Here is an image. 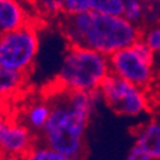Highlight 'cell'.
<instances>
[{
	"mask_svg": "<svg viewBox=\"0 0 160 160\" xmlns=\"http://www.w3.org/2000/svg\"><path fill=\"white\" fill-rule=\"evenodd\" d=\"M38 45V27L32 21L21 28L0 35V65L31 73Z\"/></svg>",
	"mask_w": 160,
	"mask_h": 160,
	"instance_id": "cell-4",
	"label": "cell"
},
{
	"mask_svg": "<svg viewBox=\"0 0 160 160\" xmlns=\"http://www.w3.org/2000/svg\"><path fill=\"white\" fill-rule=\"evenodd\" d=\"M135 145L148 152L152 159L160 160V121L151 119L136 128Z\"/></svg>",
	"mask_w": 160,
	"mask_h": 160,
	"instance_id": "cell-9",
	"label": "cell"
},
{
	"mask_svg": "<svg viewBox=\"0 0 160 160\" xmlns=\"http://www.w3.org/2000/svg\"><path fill=\"white\" fill-rule=\"evenodd\" d=\"M109 63L113 73L145 91H148L155 79L154 65L142 59L132 45L109 55Z\"/></svg>",
	"mask_w": 160,
	"mask_h": 160,
	"instance_id": "cell-6",
	"label": "cell"
},
{
	"mask_svg": "<svg viewBox=\"0 0 160 160\" xmlns=\"http://www.w3.org/2000/svg\"><path fill=\"white\" fill-rule=\"evenodd\" d=\"M126 0H92V10L109 16H123Z\"/></svg>",
	"mask_w": 160,
	"mask_h": 160,
	"instance_id": "cell-14",
	"label": "cell"
},
{
	"mask_svg": "<svg viewBox=\"0 0 160 160\" xmlns=\"http://www.w3.org/2000/svg\"><path fill=\"white\" fill-rule=\"evenodd\" d=\"M31 21L27 10L18 0H0V35L23 27Z\"/></svg>",
	"mask_w": 160,
	"mask_h": 160,
	"instance_id": "cell-8",
	"label": "cell"
},
{
	"mask_svg": "<svg viewBox=\"0 0 160 160\" xmlns=\"http://www.w3.org/2000/svg\"><path fill=\"white\" fill-rule=\"evenodd\" d=\"M0 160H22L21 158H16V156H3Z\"/></svg>",
	"mask_w": 160,
	"mask_h": 160,
	"instance_id": "cell-20",
	"label": "cell"
},
{
	"mask_svg": "<svg viewBox=\"0 0 160 160\" xmlns=\"http://www.w3.org/2000/svg\"><path fill=\"white\" fill-rule=\"evenodd\" d=\"M7 109H8V99L0 95V118L7 115Z\"/></svg>",
	"mask_w": 160,
	"mask_h": 160,
	"instance_id": "cell-19",
	"label": "cell"
},
{
	"mask_svg": "<svg viewBox=\"0 0 160 160\" xmlns=\"http://www.w3.org/2000/svg\"><path fill=\"white\" fill-rule=\"evenodd\" d=\"M18 2H21V3H32V0H18Z\"/></svg>",
	"mask_w": 160,
	"mask_h": 160,
	"instance_id": "cell-21",
	"label": "cell"
},
{
	"mask_svg": "<svg viewBox=\"0 0 160 160\" xmlns=\"http://www.w3.org/2000/svg\"><path fill=\"white\" fill-rule=\"evenodd\" d=\"M158 2H160V0H158Z\"/></svg>",
	"mask_w": 160,
	"mask_h": 160,
	"instance_id": "cell-23",
	"label": "cell"
},
{
	"mask_svg": "<svg viewBox=\"0 0 160 160\" xmlns=\"http://www.w3.org/2000/svg\"><path fill=\"white\" fill-rule=\"evenodd\" d=\"M31 4L44 17H59L63 13L64 0H32Z\"/></svg>",
	"mask_w": 160,
	"mask_h": 160,
	"instance_id": "cell-15",
	"label": "cell"
},
{
	"mask_svg": "<svg viewBox=\"0 0 160 160\" xmlns=\"http://www.w3.org/2000/svg\"><path fill=\"white\" fill-rule=\"evenodd\" d=\"M58 28L68 46L91 49L108 57L142 37V28L123 16H109L92 9L79 14L62 13Z\"/></svg>",
	"mask_w": 160,
	"mask_h": 160,
	"instance_id": "cell-2",
	"label": "cell"
},
{
	"mask_svg": "<svg viewBox=\"0 0 160 160\" xmlns=\"http://www.w3.org/2000/svg\"><path fill=\"white\" fill-rule=\"evenodd\" d=\"M2 158H3V156H0V159H2Z\"/></svg>",
	"mask_w": 160,
	"mask_h": 160,
	"instance_id": "cell-22",
	"label": "cell"
},
{
	"mask_svg": "<svg viewBox=\"0 0 160 160\" xmlns=\"http://www.w3.org/2000/svg\"><path fill=\"white\" fill-rule=\"evenodd\" d=\"M45 99L50 115L40 133L41 143L74 160L87 156V127L94 113L100 91H79L57 83L48 87Z\"/></svg>",
	"mask_w": 160,
	"mask_h": 160,
	"instance_id": "cell-1",
	"label": "cell"
},
{
	"mask_svg": "<svg viewBox=\"0 0 160 160\" xmlns=\"http://www.w3.org/2000/svg\"><path fill=\"white\" fill-rule=\"evenodd\" d=\"M145 16V3L143 0H126L123 17L131 23L142 28Z\"/></svg>",
	"mask_w": 160,
	"mask_h": 160,
	"instance_id": "cell-13",
	"label": "cell"
},
{
	"mask_svg": "<svg viewBox=\"0 0 160 160\" xmlns=\"http://www.w3.org/2000/svg\"><path fill=\"white\" fill-rule=\"evenodd\" d=\"M36 143L33 133L9 117L0 118V156L22 158Z\"/></svg>",
	"mask_w": 160,
	"mask_h": 160,
	"instance_id": "cell-7",
	"label": "cell"
},
{
	"mask_svg": "<svg viewBox=\"0 0 160 160\" xmlns=\"http://www.w3.org/2000/svg\"><path fill=\"white\" fill-rule=\"evenodd\" d=\"M92 9V0H64V14H79Z\"/></svg>",
	"mask_w": 160,
	"mask_h": 160,
	"instance_id": "cell-17",
	"label": "cell"
},
{
	"mask_svg": "<svg viewBox=\"0 0 160 160\" xmlns=\"http://www.w3.org/2000/svg\"><path fill=\"white\" fill-rule=\"evenodd\" d=\"M109 57L95 50L68 46L54 83L72 90H99L104 78L110 73Z\"/></svg>",
	"mask_w": 160,
	"mask_h": 160,
	"instance_id": "cell-3",
	"label": "cell"
},
{
	"mask_svg": "<svg viewBox=\"0 0 160 160\" xmlns=\"http://www.w3.org/2000/svg\"><path fill=\"white\" fill-rule=\"evenodd\" d=\"M50 115V105L49 101L42 96L41 99H36L31 101L23 110V122L32 133H37V136L44 129Z\"/></svg>",
	"mask_w": 160,
	"mask_h": 160,
	"instance_id": "cell-10",
	"label": "cell"
},
{
	"mask_svg": "<svg viewBox=\"0 0 160 160\" xmlns=\"http://www.w3.org/2000/svg\"><path fill=\"white\" fill-rule=\"evenodd\" d=\"M30 73L19 72L14 69H9L5 67L0 65V95L9 99L10 96H14V94L24 86L26 78Z\"/></svg>",
	"mask_w": 160,
	"mask_h": 160,
	"instance_id": "cell-11",
	"label": "cell"
},
{
	"mask_svg": "<svg viewBox=\"0 0 160 160\" xmlns=\"http://www.w3.org/2000/svg\"><path fill=\"white\" fill-rule=\"evenodd\" d=\"M142 38L154 50V52L160 54V23L149 26L148 28H143Z\"/></svg>",
	"mask_w": 160,
	"mask_h": 160,
	"instance_id": "cell-16",
	"label": "cell"
},
{
	"mask_svg": "<svg viewBox=\"0 0 160 160\" xmlns=\"http://www.w3.org/2000/svg\"><path fill=\"white\" fill-rule=\"evenodd\" d=\"M21 159L22 160H74L44 143L41 145L35 143Z\"/></svg>",
	"mask_w": 160,
	"mask_h": 160,
	"instance_id": "cell-12",
	"label": "cell"
},
{
	"mask_svg": "<svg viewBox=\"0 0 160 160\" xmlns=\"http://www.w3.org/2000/svg\"><path fill=\"white\" fill-rule=\"evenodd\" d=\"M99 91L106 106L118 115L137 117L149 110L148 91L126 81L113 72L104 78Z\"/></svg>",
	"mask_w": 160,
	"mask_h": 160,
	"instance_id": "cell-5",
	"label": "cell"
},
{
	"mask_svg": "<svg viewBox=\"0 0 160 160\" xmlns=\"http://www.w3.org/2000/svg\"><path fill=\"white\" fill-rule=\"evenodd\" d=\"M124 160H155L152 159L148 152H145L143 150H141L138 146H133V148L129 150L128 155L126 156Z\"/></svg>",
	"mask_w": 160,
	"mask_h": 160,
	"instance_id": "cell-18",
	"label": "cell"
}]
</instances>
